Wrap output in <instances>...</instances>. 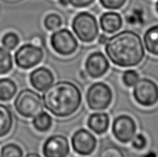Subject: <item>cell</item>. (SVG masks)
Here are the masks:
<instances>
[{
	"label": "cell",
	"mask_w": 158,
	"mask_h": 157,
	"mask_svg": "<svg viewBox=\"0 0 158 157\" xmlns=\"http://www.w3.org/2000/svg\"><path fill=\"white\" fill-rule=\"evenodd\" d=\"M105 51L112 63L124 68L137 66L145 57L140 35L130 30H123L108 38Z\"/></svg>",
	"instance_id": "obj_1"
},
{
	"label": "cell",
	"mask_w": 158,
	"mask_h": 157,
	"mask_svg": "<svg viewBox=\"0 0 158 157\" xmlns=\"http://www.w3.org/2000/svg\"><path fill=\"white\" fill-rule=\"evenodd\" d=\"M42 101L44 107L53 116L67 118L78 110L82 103V94L76 84L59 81L44 91Z\"/></svg>",
	"instance_id": "obj_2"
},
{
	"label": "cell",
	"mask_w": 158,
	"mask_h": 157,
	"mask_svg": "<svg viewBox=\"0 0 158 157\" xmlns=\"http://www.w3.org/2000/svg\"><path fill=\"white\" fill-rule=\"evenodd\" d=\"M14 107L21 116L33 119L43 111L44 104L38 93L31 89H24L17 95Z\"/></svg>",
	"instance_id": "obj_3"
},
{
	"label": "cell",
	"mask_w": 158,
	"mask_h": 157,
	"mask_svg": "<svg viewBox=\"0 0 158 157\" xmlns=\"http://www.w3.org/2000/svg\"><path fill=\"white\" fill-rule=\"evenodd\" d=\"M72 28L79 40L85 43L94 42L99 32L97 18L94 15L86 11L79 13L74 17Z\"/></svg>",
	"instance_id": "obj_4"
},
{
	"label": "cell",
	"mask_w": 158,
	"mask_h": 157,
	"mask_svg": "<svg viewBox=\"0 0 158 157\" xmlns=\"http://www.w3.org/2000/svg\"><path fill=\"white\" fill-rule=\"evenodd\" d=\"M113 94L110 86L103 82H97L89 87L86 94L89 108L94 111H103L111 105Z\"/></svg>",
	"instance_id": "obj_5"
},
{
	"label": "cell",
	"mask_w": 158,
	"mask_h": 157,
	"mask_svg": "<svg viewBox=\"0 0 158 157\" xmlns=\"http://www.w3.org/2000/svg\"><path fill=\"white\" fill-rule=\"evenodd\" d=\"M44 56L41 46L27 43L22 45L14 55L16 65L19 68L28 70L36 66L41 62Z\"/></svg>",
	"instance_id": "obj_6"
},
{
	"label": "cell",
	"mask_w": 158,
	"mask_h": 157,
	"mask_svg": "<svg viewBox=\"0 0 158 157\" xmlns=\"http://www.w3.org/2000/svg\"><path fill=\"white\" fill-rule=\"evenodd\" d=\"M133 97L138 104L143 107H152L158 102V86L149 78H139L134 86Z\"/></svg>",
	"instance_id": "obj_7"
},
{
	"label": "cell",
	"mask_w": 158,
	"mask_h": 157,
	"mask_svg": "<svg viewBox=\"0 0 158 157\" xmlns=\"http://www.w3.org/2000/svg\"><path fill=\"white\" fill-rule=\"evenodd\" d=\"M50 44L53 51L63 56L74 54L78 47L77 38L67 29H59L53 33L50 38Z\"/></svg>",
	"instance_id": "obj_8"
},
{
	"label": "cell",
	"mask_w": 158,
	"mask_h": 157,
	"mask_svg": "<svg viewBox=\"0 0 158 157\" xmlns=\"http://www.w3.org/2000/svg\"><path fill=\"white\" fill-rule=\"evenodd\" d=\"M112 131L118 141L122 143H128L136 134V123L128 115H120L113 120Z\"/></svg>",
	"instance_id": "obj_9"
},
{
	"label": "cell",
	"mask_w": 158,
	"mask_h": 157,
	"mask_svg": "<svg viewBox=\"0 0 158 157\" xmlns=\"http://www.w3.org/2000/svg\"><path fill=\"white\" fill-rule=\"evenodd\" d=\"M97 140L91 131L81 128L76 131L72 137V146L76 153L89 156L94 152Z\"/></svg>",
	"instance_id": "obj_10"
},
{
	"label": "cell",
	"mask_w": 158,
	"mask_h": 157,
	"mask_svg": "<svg viewBox=\"0 0 158 157\" xmlns=\"http://www.w3.org/2000/svg\"><path fill=\"white\" fill-rule=\"evenodd\" d=\"M69 152L68 139L60 134L49 136L42 145V154L44 157H67Z\"/></svg>",
	"instance_id": "obj_11"
},
{
	"label": "cell",
	"mask_w": 158,
	"mask_h": 157,
	"mask_svg": "<svg viewBox=\"0 0 158 157\" xmlns=\"http://www.w3.org/2000/svg\"><path fill=\"white\" fill-rule=\"evenodd\" d=\"M85 71L92 78L103 76L110 69V62L106 56L100 51L92 53L88 55L85 63Z\"/></svg>",
	"instance_id": "obj_12"
},
{
	"label": "cell",
	"mask_w": 158,
	"mask_h": 157,
	"mask_svg": "<svg viewBox=\"0 0 158 157\" xmlns=\"http://www.w3.org/2000/svg\"><path fill=\"white\" fill-rule=\"evenodd\" d=\"M55 80L53 72L45 66H40L30 74L29 81L31 86L36 90L44 91L52 86Z\"/></svg>",
	"instance_id": "obj_13"
},
{
	"label": "cell",
	"mask_w": 158,
	"mask_h": 157,
	"mask_svg": "<svg viewBox=\"0 0 158 157\" xmlns=\"http://www.w3.org/2000/svg\"><path fill=\"white\" fill-rule=\"evenodd\" d=\"M99 24L103 32L112 34L121 29L123 26V19L119 13L110 11L104 13L100 17Z\"/></svg>",
	"instance_id": "obj_14"
},
{
	"label": "cell",
	"mask_w": 158,
	"mask_h": 157,
	"mask_svg": "<svg viewBox=\"0 0 158 157\" xmlns=\"http://www.w3.org/2000/svg\"><path fill=\"white\" fill-rule=\"evenodd\" d=\"M87 126L95 134L101 135L108 130L110 126L109 115L105 112L92 114L87 119Z\"/></svg>",
	"instance_id": "obj_15"
},
{
	"label": "cell",
	"mask_w": 158,
	"mask_h": 157,
	"mask_svg": "<svg viewBox=\"0 0 158 157\" xmlns=\"http://www.w3.org/2000/svg\"><path fill=\"white\" fill-rule=\"evenodd\" d=\"M14 116L9 107L0 103V139L7 136L12 131Z\"/></svg>",
	"instance_id": "obj_16"
},
{
	"label": "cell",
	"mask_w": 158,
	"mask_h": 157,
	"mask_svg": "<svg viewBox=\"0 0 158 157\" xmlns=\"http://www.w3.org/2000/svg\"><path fill=\"white\" fill-rule=\"evenodd\" d=\"M18 85L9 78H0V100L8 102L15 96L18 92Z\"/></svg>",
	"instance_id": "obj_17"
},
{
	"label": "cell",
	"mask_w": 158,
	"mask_h": 157,
	"mask_svg": "<svg viewBox=\"0 0 158 157\" xmlns=\"http://www.w3.org/2000/svg\"><path fill=\"white\" fill-rule=\"evenodd\" d=\"M143 44L148 53L158 56V25L149 28L143 35Z\"/></svg>",
	"instance_id": "obj_18"
},
{
	"label": "cell",
	"mask_w": 158,
	"mask_h": 157,
	"mask_svg": "<svg viewBox=\"0 0 158 157\" xmlns=\"http://www.w3.org/2000/svg\"><path fill=\"white\" fill-rule=\"evenodd\" d=\"M32 124L35 130L39 132H46L52 127L53 119L50 114L46 111H42L33 118Z\"/></svg>",
	"instance_id": "obj_19"
},
{
	"label": "cell",
	"mask_w": 158,
	"mask_h": 157,
	"mask_svg": "<svg viewBox=\"0 0 158 157\" xmlns=\"http://www.w3.org/2000/svg\"><path fill=\"white\" fill-rule=\"evenodd\" d=\"M13 69V55L10 51L0 46V75L9 74Z\"/></svg>",
	"instance_id": "obj_20"
},
{
	"label": "cell",
	"mask_w": 158,
	"mask_h": 157,
	"mask_svg": "<svg viewBox=\"0 0 158 157\" xmlns=\"http://www.w3.org/2000/svg\"><path fill=\"white\" fill-rule=\"evenodd\" d=\"M0 157H24V151L19 145L8 143L2 147Z\"/></svg>",
	"instance_id": "obj_21"
},
{
	"label": "cell",
	"mask_w": 158,
	"mask_h": 157,
	"mask_svg": "<svg viewBox=\"0 0 158 157\" xmlns=\"http://www.w3.org/2000/svg\"><path fill=\"white\" fill-rule=\"evenodd\" d=\"M20 39L16 33L10 31L4 34L2 39V44L8 51H13L19 45Z\"/></svg>",
	"instance_id": "obj_22"
},
{
	"label": "cell",
	"mask_w": 158,
	"mask_h": 157,
	"mask_svg": "<svg viewBox=\"0 0 158 157\" xmlns=\"http://www.w3.org/2000/svg\"><path fill=\"white\" fill-rule=\"evenodd\" d=\"M63 25V19L56 13H50L44 19V26L48 30L53 31L60 28Z\"/></svg>",
	"instance_id": "obj_23"
},
{
	"label": "cell",
	"mask_w": 158,
	"mask_h": 157,
	"mask_svg": "<svg viewBox=\"0 0 158 157\" xmlns=\"http://www.w3.org/2000/svg\"><path fill=\"white\" fill-rule=\"evenodd\" d=\"M98 157H126V156L119 147L113 144H108L101 148Z\"/></svg>",
	"instance_id": "obj_24"
},
{
	"label": "cell",
	"mask_w": 158,
	"mask_h": 157,
	"mask_svg": "<svg viewBox=\"0 0 158 157\" xmlns=\"http://www.w3.org/2000/svg\"><path fill=\"white\" fill-rule=\"evenodd\" d=\"M139 80V75L138 73L133 69L126 70L123 73L122 81L124 85L128 87H134L137 81Z\"/></svg>",
	"instance_id": "obj_25"
},
{
	"label": "cell",
	"mask_w": 158,
	"mask_h": 157,
	"mask_svg": "<svg viewBox=\"0 0 158 157\" xmlns=\"http://www.w3.org/2000/svg\"><path fill=\"white\" fill-rule=\"evenodd\" d=\"M103 8L109 10H118L122 8L127 0H99Z\"/></svg>",
	"instance_id": "obj_26"
},
{
	"label": "cell",
	"mask_w": 158,
	"mask_h": 157,
	"mask_svg": "<svg viewBox=\"0 0 158 157\" xmlns=\"http://www.w3.org/2000/svg\"><path fill=\"white\" fill-rule=\"evenodd\" d=\"M132 146L137 150H142L147 145V139L142 134H135L134 138L132 140Z\"/></svg>",
	"instance_id": "obj_27"
},
{
	"label": "cell",
	"mask_w": 158,
	"mask_h": 157,
	"mask_svg": "<svg viewBox=\"0 0 158 157\" xmlns=\"http://www.w3.org/2000/svg\"><path fill=\"white\" fill-rule=\"evenodd\" d=\"M94 1L95 0H69V4L75 8H82L89 6L92 4Z\"/></svg>",
	"instance_id": "obj_28"
},
{
	"label": "cell",
	"mask_w": 158,
	"mask_h": 157,
	"mask_svg": "<svg viewBox=\"0 0 158 157\" xmlns=\"http://www.w3.org/2000/svg\"><path fill=\"white\" fill-rule=\"evenodd\" d=\"M31 43L34 44V45L38 46H41L42 45V40L40 37H34L33 38L32 40H31Z\"/></svg>",
	"instance_id": "obj_29"
},
{
	"label": "cell",
	"mask_w": 158,
	"mask_h": 157,
	"mask_svg": "<svg viewBox=\"0 0 158 157\" xmlns=\"http://www.w3.org/2000/svg\"><path fill=\"white\" fill-rule=\"evenodd\" d=\"M107 40H108V37L106 35H105L104 34H102L100 35L99 38H98V42L100 44H106Z\"/></svg>",
	"instance_id": "obj_30"
},
{
	"label": "cell",
	"mask_w": 158,
	"mask_h": 157,
	"mask_svg": "<svg viewBox=\"0 0 158 157\" xmlns=\"http://www.w3.org/2000/svg\"><path fill=\"white\" fill-rule=\"evenodd\" d=\"M59 4L61 6H67L69 4V0H59Z\"/></svg>",
	"instance_id": "obj_31"
},
{
	"label": "cell",
	"mask_w": 158,
	"mask_h": 157,
	"mask_svg": "<svg viewBox=\"0 0 158 157\" xmlns=\"http://www.w3.org/2000/svg\"><path fill=\"white\" fill-rule=\"evenodd\" d=\"M141 157H157V155H156V153L150 152L146 154V155H143L142 156H141Z\"/></svg>",
	"instance_id": "obj_32"
},
{
	"label": "cell",
	"mask_w": 158,
	"mask_h": 157,
	"mask_svg": "<svg viewBox=\"0 0 158 157\" xmlns=\"http://www.w3.org/2000/svg\"><path fill=\"white\" fill-rule=\"evenodd\" d=\"M25 157H41V156L37 153H29Z\"/></svg>",
	"instance_id": "obj_33"
},
{
	"label": "cell",
	"mask_w": 158,
	"mask_h": 157,
	"mask_svg": "<svg viewBox=\"0 0 158 157\" xmlns=\"http://www.w3.org/2000/svg\"><path fill=\"white\" fill-rule=\"evenodd\" d=\"M156 10L158 14V1L156 2Z\"/></svg>",
	"instance_id": "obj_34"
}]
</instances>
